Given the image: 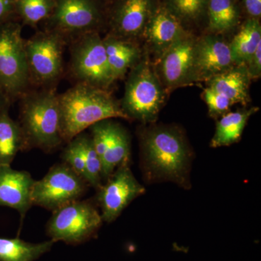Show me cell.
Wrapping results in <instances>:
<instances>
[{
	"label": "cell",
	"instance_id": "obj_8",
	"mask_svg": "<svg viewBox=\"0 0 261 261\" xmlns=\"http://www.w3.org/2000/svg\"><path fill=\"white\" fill-rule=\"evenodd\" d=\"M71 67L81 83L106 89L113 82L103 39L96 33H86L73 45Z\"/></svg>",
	"mask_w": 261,
	"mask_h": 261
},
{
	"label": "cell",
	"instance_id": "obj_3",
	"mask_svg": "<svg viewBox=\"0 0 261 261\" xmlns=\"http://www.w3.org/2000/svg\"><path fill=\"white\" fill-rule=\"evenodd\" d=\"M20 128L27 150L39 148L49 152L63 142L61 115L58 96L53 92H42L27 96L21 102Z\"/></svg>",
	"mask_w": 261,
	"mask_h": 261
},
{
	"label": "cell",
	"instance_id": "obj_29",
	"mask_svg": "<svg viewBox=\"0 0 261 261\" xmlns=\"http://www.w3.org/2000/svg\"><path fill=\"white\" fill-rule=\"evenodd\" d=\"M203 97L208 107L211 116L218 117L224 115L232 106V103L222 94L214 92L207 87L203 92Z\"/></svg>",
	"mask_w": 261,
	"mask_h": 261
},
{
	"label": "cell",
	"instance_id": "obj_7",
	"mask_svg": "<svg viewBox=\"0 0 261 261\" xmlns=\"http://www.w3.org/2000/svg\"><path fill=\"white\" fill-rule=\"evenodd\" d=\"M88 184L66 163L50 168L40 180L34 181L31 200L32 205L54 211L62 206L80 200L87 192Z\"/></svg>",
	"mask_w": 261,
	"mask_h": 261
},
{
	"label": "cell",
	"instance_id": "obj_16",
	"mask_svg": "<svg viewBox=\"0 0 261 261\" xmlns=\"http://www.w3.org/2000/svg\"><path fill=\"white\" fill-rule=\"evenodd\" d=\"M151 0H122L113 18V25L122 37H135L145 30L152 11Z\"/></svg>",
	"mask_w": 261,
	"mask_h": 261
},
{
	"label": "cell",
	"instance_id": "obj_12",
	"mask_svg": "<svg viewBox=\"0 0 261 261\" xmlns=\"http://www.w3.org/2000/svg\"><path fill=\"white\" fill-rule=\"evenodd\" d=\"M195 42L186 34L162 53L161 75L169 88L190 82Z\"/></svg>",
	"mask_w": 261,
	"mask_h": 261
},
{
	"label": "cell",
	"instance_id": "obj_4",
	"mask_svg": "<svg viewBox=\"0 0 261 261\" xmlns=\"http://www.w3.org/2000/svg\"><path fill=\"white\" fill-rule=\"evenodd\" d=\"M100 213L92 201L75 200L53 211L46 226L47 236L67 245L87 243L97 234L102 226Z\"/></svg>",
	"mask_w": 261,
	"mask_h": 261
},
{
	"label": "cell",
	"instance_id": "obj_17",
	"mask_svg": "<svg viewBox=\"0 0 261 261\" xmlns=\"http://www.w3.org/2000/svg\"><path fill=\"white\" fill-rule=\"evenodd\" d=\"M250 76L245 65H235L207 81V87L228 98L232 105L249 101Z\"/></svg>",
	"mask_w": 261,
	"mask_h": 261
},
{
	"label": "cell",
	"instance_id": "obj_22",
	"mask_svg": "<svg viewBox=\"0 0 261 261\" xmlns=\"http://www.w3.org/2000/svg\"><path fill=\"white\" fill-rule=\"evenodd\" d=\"M260 44V24L257 19H248L228 44L234 65H246Z\"/></svg>",
	"mask_w": 261,
	"mask_h": 261
},
{
	"label": "cell",
	"instance_id": "obj_18",
	"mask_svg": "<svg viewBox=\"0 0 261 261\" xmlns=\"http://www.w3.org/2000/svg\"><path fill=\"white\" fill-rule=\"evenodd\" d=\"M130 140L120 123L112 121L107 149L102 159V181H106L118 166L130 162Z\"/></svg>",
	"mask_w": 261,
	"mask_h": 261
},
{
	"label": "cell",
	"instance_id": "obj_1",
	"mask_svg": "<svg viewBox=\"0 0 261 261\" xmlns=\"http://www.w3.org/2000/svg\"><path fill=\"white\" fill-rule=\"evenodd\" d=\"M141 166L145 181H171L189 190L193 155L176 128L155 126L141 134Z\"/></svg>",
	"mask_w": 261,
	"mask_h": 261
},
{
	"label": "cell",
	"instance_id": "obj_26",
	"mask_svg": "<svg viewBox=\"0 0 261 261\" xmlns=\"http://www.w3.org/2000/svg\"><path fill=\"white\" fill-rule=\"evenodd\" d=\"M82 142L85 161V180L89 186L98 190L103 182L102 161L94 149L90 136L82 133Z\"/></svg>",
	"mask_w": 261,
	"mask_h": 261
},
{
	"label": "cell",
	"instance_id": "obj_6",
	"mask_svg": "<svg viewBox=\"0 0 261 261\" xmlns=\"http://www.w3.org/2000/svg\"><path fill=\"white\" fill-rule=\"evenodd\" d=\"M29 75L21 27L15 22L0 25V92L11 102L23 93Z\"/></svg>",
	"mask_w": 261,
	"mask_h": 261
},
{
	"label": "cell",
	"instance_id": "obj_33",
	"mask_svg": "<svg viewBox=\"0 0 261 261\" xmlns=\"http://www.w3.org/2000/svg\"><path fill=\"white\" fill-rule=\"evenodd\" d=\"M10 104V101L0 92V111L9 108Z\"/></svg>",
	"mask_w": 261,
	"mask_h": 261
},
{
	"label": "cell",
	"instance_id": "obj_19",
	"mask_svg": "<svg viewBox=\"0 0 261 261\" xmlns=\"http://www.w3.org/2000/svg\"><path fill=\"white\" fill-rule=\"evenodd\" d=\"M103 43L110 72L114 82L122 78L127 70L138 61L140 51L135 44L113 36L103 39Z\"/></svg>",
	"mask_w": 261,
	"mask_h": 261
},
{
	"label": "cell",
	"instance_id": "obj_31",
	"mask_svg": "<svg viewBox=\"0 0 261 261\" xmlns=\"http://www.w3.org/2000/svg\"><path fill=\"white\" fill-rule=\"evenodd\" d=\"M16 0H0V25L8 21L15 10Z\"/></svg>",
	"mask_w": 261,
	"mask_h": 261
},
{
	"label": "cell",
	"instance_id": "obj_21",
	"mask_svg": "<svg viewBox=\"0 0 261 261\" xmlns=\"http://www.w3.org/2000/svg\"><path fill=\"white\" fill-rule=\"evenodd\" d=\"M257 111L258 108H252L223 115L216 124V132L211 142V147H226L238 142L243 135L249 118Z\"/></svg>",
	"mask_w": 261,
	"mask_h": 261
},
{
	"label": "cell",
	"instance_id": "obj_28",
	"mask_svg": "<svg viewBox=\"0 0 261 261\" xmlns=\"http://www.w3.org/2000/svg\"><path fill=\"white\" fill-rule=\"evenodd\" d=\"M67 143L68 145L63 149L62 153L63 162L66 163L77 174L80 175L85 180V161H84L82 133L77 135Z\"/></svg>",
	"mask_w": 261,
	"mask_h": 261
},
{
	"label": "cell",
	"instance_id": "obj_20",
	"mask_svg": "<svg viewBox=\"0 0 261 261\" xmlns=\"http://www.w3.org/2000/svg\"><path fill=\"white\" fill-rule=\"evenodd\" d=\"M27 150L23 130L12 119L8 108L0 111V164L11 165L20 151Z\"/></svg>",
	"mask_w": 261,
	"mask_h": 261
},
{
	"label": "cell",
	"instance_id": "obj_25",
	"mask_svg": "<svg viewBox=\"0 0 261 261\" xmlns=\"http://www.w3.org/2000/svg\"><path fill=\"white\" fill-rule=\"evenodd\" d=\"M56 0H16L15 10L25 23L35 25L53 13Z\"/></svg>",
	"mask_w": 261,
	"mask_h": 261
},
{
	"label": "cell",
	"instance_id": "obj_5",
	"mask_svg": "<svg viewBox=\"0 0 261 261\" xmlns=\"http://www.w3.org/2000/svg\"><path fill=\"white\" fill-rule=\"evenodd\" d=\"M164 101L161 82L147 61L135 65L127 80L121 105L125 114L129 119L150 123L157 118Z\"/></svg>",
	"mask_w": 261,
	"mask_h": 261
},
{
	"label": "cell",
	"instance_id": "obj_10",
	"mask_svg": "<svg viewBox=\"0 0 261 261\" xmlns=\"http://www.w3.org/2000/svg\"><path fill=\"white\" fill-rule=\"evenodd\" d=\"M63 48L56 32L40 33L25 42L29 75L41 84L56 80L63 70Z\"/></svg>",
	"mask_w": 261,
	"mask_h": 261
},
{
	"label": "cell",
	"instance_id": "obj_27",
	"mask_svg": "<svg viewBox=\"0 0 261 261\" xmlns=\"http://www.w3.org/2000/svg\"><path fill=\"white\" fill-rule=\"evenodd\" d=\"M208 0H166L168 9L181 21L195 22L207 11Z\"/></svg>",
	"mask_w": 261,
	"mask_h": 261
},
{
	"label": "cell",
	"instance_id": "obj_9",
	"mask_svg": "<svg viewBox=\"0 0 261 261\" xmlns=\"http://www.w3.org/2000/svg\"><path fill=\"white\" fill-rule=\"evenodd\" d=\"M129 164L126 162L118 166L97 190L96 200L103 221H116L132 201L145 192V189L134 176Z\"/></svg>",
	"mask_w": 261,
	"mask_h": 261
},
{
	"label": "cell",
	"instance_id": "obj_11",
	"mask_svg": "<svg viewBox=\"0 0 261 261\" xmlns=\"http://www.w3.org/2000/svg\"><path fill=\"white\" fill-rule=\"evenodd\" d=\"M233 66L228 44L216 36H207L195 42L190 82H207Z\"/></svg>",
	"mask_w": 261,
	"mask_h": 261
},
{
	"label": "cell",
	"instance_id": "obj_23",
	"mask_svg": "<svg viewBox=\"0 0 261 261\" xmlns=\"http://www.w3.org/2000/svg\"><path fill=\"white\" fill-rule=\"evenodd\" d=\"M53 240L29 243L20 238H0V261H35L50 251Z\"/></svg>",
	"mask_w": 261,
	"mask_h": 261
},
{
	"label": "cell",
	"instance_id": "obj_14",
	"mask_svg": "<svg viewBox=\"0 0 261 261\" xmlns=\"http://www.w3.org/2000/svg\"><path fill=\"white\" fill-rule=\"evenodd\" d=\"M35 180L30 173L0 164V206L18 211L22 217L32 207L31 194Z\"/></svg>",
	"mask_w": 261,
	"mask_h": 261
},
{
	"label": "cell",
	"instance_id": "obj_32",
	"mask_svg": "<svg viewBox=\"0 0 261 261\" xmlns=\"http://www.w3.org/2000/svg\"><path fill=\"white\" fill-rule=\"evenodd\" d=\"M245 10L252 18H260L261 15V0H244Z\"/></svg>",
	"mask_w": 261,
	"mask_h": 261
},
{
	"label": "cell",
	"instance_id": "obj_24",
	"mask_svg": "<svg viewBox=\"0 0 261 261\" xmlns=\"http://www.w3.org/2000/svg\"><path fill=\"white\" fill-rule=\"evenodd\" d=\"M208 27L211 32L221 33L238 25L240 13L233 0H208Z\"/></svg>",
	"mask_w": 261,
	"mask_h": 261
},
{
	"label": "cell",
	"instance_id": "obj_15",
	"mask_svg": "<svg viewBox=\"0 0 261 261\" xmlns=\"http://www.w3.org/2000/svg\"><path fill=\"white\" fill-rule=\"evenodd\" d=\"M182 22L166 6L152 9L145 30L146 37L154 49L163 53L186 35Z\"/></svg>",
	"mask_w": 261,
	"mask_h": 261
},
{
	"label": "cell",
	"instance_id": "obj_30",
	"mask_svg": "<svg viewBox=\"0 0 261 261\" xmlns=\"http://www.w3.org/2000/svg\"><path fill=\"white\" fill-rule=\"evenodd\" d=\"M250 80L257 79L261 73V44L245 65Z\"/></svg>",
	"mask_w": 261,
	"mask_h": 261
},
{
	"label": "cell",
	"instance_id": "obj_13",
	"mask_svg": "<svg viewBox=\"0 0 261 261\" xmlns=\"http://www.w3.org/2000/svg\"><path fill=\"white\" fill-rule=\"evenodd\" d=\"M53 22L62 32H90L100 14L92 0H56Z\"/></svg>",
	"mask_w": 261,
	"mask_h": 261
},
{
	"label": "cell",
	"instance_id": "obj_2",
	"mask_svg": "<svg viewBox=\"0 0 261 261\" xmlns=\"http://www.w3.org/2000/svg\"><path fill=\"white\" fill-rule=\"evenodd\" d=\"M58 99L63 142H69L99 121L115 118L130 120L106 89L89 84H77Z\"/></svg>",
	"mask_w": 261,
	"mask_h": 261
}]
</instances>
